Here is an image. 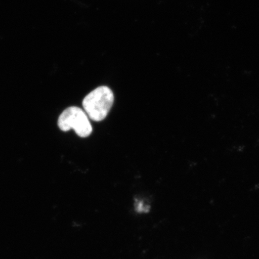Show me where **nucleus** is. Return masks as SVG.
Here are the masks:
<instances>
[{"label":"nucleus","instance_id":"1","mask_svg":"<svg viewBox=\"0 0 259 259\" xmlns=\"http://www.w3.org/2000/svg\"><path fill=\"white\" fill-rule=\"evenodd\" d=\"M114 102V96L108 87L102 86L90 93L83 100L82 105L90 119L103 120L108 115Z\"/></svg>","mask_w":259,"mask_h":259},{"label":"nucleus","instance_id":"2","mask_svg":"<svg viewBox=\"0 0 259 259\" xmlns=\"http://www.w3.org/2000/svg\"><path fill=\"white\" fill-rule=\"evenodd\" d=\"M58 125L63 132L73 129L81 138L89 137L93 132L89 116L82 109L76 106L69 107L61 113Z\"/></svg>","mask_w":259,"mask_h":259}]
</instances>
